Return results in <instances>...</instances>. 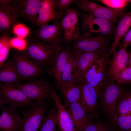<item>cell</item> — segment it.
I'll return each instance as SVG.
<instances>
[{
    "label": "cell",
    "mask_w": 131,
    "mask_h": 131,
    "mask_svg": "<svg viewBox=\"0 0 131 131\" xmlns=\"http://www.w3.org/2000/svg\"><path fill=\"white\" fill-rule=\"evenodd\" d=\"M131 114V91L123 92L110 116L112 119Z\"/></svg>",
    "instance_id": "d4e9b609"
},
{
    "label": "cell",
    "mask_w": 131,
    "mask_h": 131,
    "mask_svg": "<svg viewBox=\"0 0 131 131\" xmlns=\"http://www.w3.org/2000/svg\"><path fill=\"white\" fill-rule=\"evenodd\" d=\"M130 46H131V44H130Z\"/></svg>",
    "instance_id": "7bdbcfd3"
},
{
    "label": "cell",
    "mask_w": 131,
    "mask_h": 131,
    "mask_svg": "<svg viewBox=\"0 0 131 131\" xmlns=\"http://www.w3.org/2000/svg\"><path fill=\"white\" fill-rule=\"evenodd\" d=\"M120 85L109 79L99 93L98 98H100L105 110L110 116L123 92Z\"/></svg>",
    "instance_id": "30bf717a"
},
{
    "label": "cell",
    "mask_w": 131,
    "mask_h": 131,
    "mask_svg": "<svg viewBox=\"0 0 131 131\" xmlns=\"http://www.w3.org/2000/svg\"><path fill=\"white\" fill-rule=\"evenodd\" d=\"M19 20V17L11 5L0 7V35L9 33Z\"/></svg>",
    "instance_id": "44dd1931"
},
{
    "label": "cell",
    "mask_w": 131,
    "mask_h": 131,
    "mask_svg": "<svg viewBox=\"0 0 131 131\" xmlns=\"http://www.w3.org/2000/svg\"></svg>",
    "instance_id": "ee69618b"
},
{
    "label": "cell",
    "mask_w": 131,
    "mask_h": 131,
    "mask_svg": "<svg viewBox=\"0 0 131 131\" xmlns=\"http://www.w3.org/2000/svg\"><path fill=\"white\" fill-rule=\"evenodd\" d=\"M73 54L71 51L63 71L60 85L58 88L66 84L76 82L73 75Z\"/></svg>",
    "instance_id": "83f0119b"
},
{
    "label": "cell",
    "mask_w": 131,
    "mask_h": 131,
    "mask_svg": "<svg viewBox=\"0 0 131 131\" xmlns=\"http://www.w3.org/2000/svg\"><path fill=\"white\" fill-rule=\"evenodd\" d=\"M51 99L46 102H33L26 110L21 109L23 123L21 131H38L42 124L44 115L47 111Z\"/></svg>",
    "instance_id": "3957f363"
},
{
    "label": "cell",
    "mask_w": 131,
    "mask_h": 131,
    "mask_svg": "<svg viewBox=\"0 0 131 131\" xmlns=\"http://www.w3.org/2000/svg\"><path fill=\"white\" fill-rule=\"evenodd\" d=\"M71 51L62 47L57 50L48 64L47 72L53 79L54 84L57 88L60 85L62 73Z\"/></svg>",
    "instance_id": "5bb4252c"
},
{
    "label": "cell",
    "mask_w": 131,
    "mask_h": 131,
    "mask_svg": "<svg viewBox=\"0 0 131 131\" xmlns=\"http://www.w3.org/2000/svg\"><path fill=\"white\" fill-rule=\"evenodd\" d=\"M13 59L20 80L34 78L41 72V66L27 57L23 52L15 53Z\"/></svg>",
    "instance_id": "7c38bea8"
},
{
    "label": "cell",
    "mask_w": 131,
    "mask_h": 131,
    "mask_svg": "<svg viewBox=\"0 0 131 131\" xmlns=\"http://www.w3.org/2000/svg\"><path fill=\"white\" fill-rule=\"evenodd\" d=\"M11 43L12 47L23 51L25 50L27 45L26 39L18 37L11 38Z\"/></svg>",
    "instance_id": "e575fe53"
},
{
    "label": "cell",
    "mask_w": 131,
    "mask_h": 131,
    "mask_svg": "<svg viewBox=\"0 0 131 131\" xmlns=\"http://www.w3.org/2000/svg\"><path fill=\"white\" fill-rule=\"evenodd\" d=\"M79 83L81 89L80 102L81 106L90 119L97 117L98 96L96 90L84 79Z\"/></svg>",
    "instance_id": "4fadbf2b"
},
{
    "label": "cell",
    "mask_w": 131,
    "mask_h": 131,
    "mask_svg": "<svg viewBox=\"0 0 131 131\" xmlns=\"http://www.w3.org/2000/svg\"><path fill=\"white\" fill-rule=\"evenodd\" d=\"M108 7L117 10H123L129 3L128 0H99L97 1Z\"/></svg>",
    "instance_id": "1f68e13d"
},
{
    "label": "cell",
    "mask_w": 131,
    "mask_h": 131,
    "mask_svg": "<svg viewBox=\"0 0 131 131\" xmlns=\"http://www.w3.org/2000/svg\"><path fill=\"white\" fill-rule=\"evenodd\" d=\"M22 91L9 84H0V108L5 105L8 107L24 109L33 102Z\"/></svg>",
    "instance_id": "52a82bcc"
},
{
    "label": "cell",
    "mask_w": 131,
    "mask_h": 131,
    "mask_svg": "<svg viewBox=\"0 0 131 131\" xmlns=\"http://www.w3.org/2000/svg\"><path fill=\"white\" fill-rule=\"evenodd\" d=\"M0 129L2 131H21L23 121L17 108L6 105L1 108Z\"/></svg>",
    "instance_id": "2e32d148"
},
{
    "label": "cell",
    "mask_w": 131,
    "mask_h": 131,
    "mask_svg": "<svg viewBox=\"0 0 131 131\" xmlns=\"http://www.w3.org/2000/svg\"><path fill=\"white\" fill-rule=\"evenodd\" d=\"M0 68V82L12 85L20 82V80L13 59L7 60Z\"/></svg>",
    "instance_id": "603a6c76"
},
{
    "label": "cell",
    "mask_w": 131,
    "mask_h": 131,
    "mask_svg": "<svg viewBox=\"0 0 131 131\" xmlns=\"http://www.w3.org/2000/svg\"><path fill=\"white\" fill-rule=\"evenodd\" d=\"M66 106L70 114L76 131H83L90 123L91 120L80 102L74 103Z\"/></svg>",
    "instance_id": "ffe728a7"
},
{
    "label": "cell",
    "mask_w": 131,
    "mask_h": 131,
    "mask_svg": "<svg viewBox=\"0 0 131 131\" xmlns=\"http://www.w3.org/2000/svg\"><path fill=\"white\" fill-rule=\"evenodd\" d=\"M111 55L108 52L102 54L84 76V79L95 89L98 96L102 88L109 80Z\"/></svg>",
    "instance_id": "6da1fadb"
},
{
    "label": "cell",
    "mask_w": 131,
    "mask_h": 131,
    "mask_svg": "<svg viewBox=\"0 0 131 131\" xmlns=\"http://www.w3.org/2000/svg\"><path fill=\"white\" fill-rule=\"evenodd\" d=\"M111 45L105 37L80 36L74 41L72 51L74 53L99 52L103 54L109 52Z\"/></svg>",
    "instance_id": "ba28073f"
},
{
    "label": "cell",
    "mask_w": 131,
    "mask_h": 131,
    "mask_svg": "<svg viewBox=\"0 0 131 131\" xmlns=\"http://www.w3.org/2000/svg\"><path fill=\"white\" fill-rule=\"evenodd\" d=\"M78 11L74 8H70L65 11L61 20L65 43L74 42L81 36L79 24Z\"/></svg>",
    "instance_id": "8fae6325"
},
{
    "label": "cell",
    "mask_w": 131,
    "mask_h": 131,
    "mask_svg": "<svg viewBox=\"0 0 131 131\" xmlns=\"http://www.w3.org/2000/svg\"><path fill=\"white\" fill-rule=\"evenodd\" d=\"M122 45L126 48L131 44V28L125 34L122 38Z\"/></svg>",
    "instance_id": "8d00e7d4"
},
{
    "label": "cell",
    "mask_w": 131,
    "mask_h": 131,
    "mask_svg": "<svg viewBox=\"0 0 131 131\" xmlns=\"http://www.w3.org/2000/svg\"><path fill=\"white\" fill-rule=\"evenodd\" d=\"M64 14V11H57L54 0H41L34 24L39 27L48 24L51 21L62 18Z\"/></svg>",
    "instance_id": "e0dca14e"
},
{
    "label": "cell",
    "mask_w": 131,
    "mask_h": 131,
    "mask_svg": "<svg viewBox=\"0 0 131 131\" xmlns=\"http://www.w3.org/2000/svg\"><path fill=\"white\" fill-rule=\"evenodd\" d=\"M109 73V79L115 81L117 76L126 67L129 55L126 48L122 46L112 53Z\"/></svg>",
    "instance_id": "d6986e66"
},
{
    "label": "cell",
    "mask_w": 131,
    "mask_h": 131,
    "mask_svg": "<svg viewBox=\"0 0 131 131\" xmlns=\"http://www.w3.org/2000/svg\"><path fill=\"white\" fill-rule=\"evenodd\" d=\"M12 85L22 91L32 101L36 100L44 103L46 100L53 99V88L44 79L35 80L24 83L20 82Z\"/></svg>",
    "instance_id": "277c9868"
},
{
    "label": "cell",
    "mask_w": 131,
    "mask_h": 131,
    "mask_svg": "<svg viewBox=\"0 0 131 131\" xmlns=\"http://www.w3.org/2000/svg\"><path fill=\"white\" fill-rule=\"evenodd\" d=\"M114 23L107 20L96 17L87 13L81 19L82 33L81 36L105 37L112 31Z\"/></svg>",
    "instance_id": "8992f818"
},
{
    "label": "cell",
    "mask_w": 131,
    "mask_h": 131,
    "mask_svg": "<svg viewBox=\"0 0 131 131\" xmlns=\"http://www.w3.org/2000/svg\"><path fill=\"white\" fill-rule=\"evenodd\" d=\"M52 97L57 108L56 120L60 131H76L70 114L65 105L61 103L59 98L53 88Z\"/></svg>",
    "instance_id": "ac0fdd59"
},
{
    "label": "cell",
    "mask_w": 131,
    "mask_h": 131,
    "mask_svg": "<svg viewBox=\"0 0 131 131\" xmlns=\"http://www.w3.org/2000/svg\"><path fill=\"white\" fill-rule=\"evenodd\" d=\"M76 0H54L56 9L58 12L65 11L70 8L73 3H75Z\"/></svg>",
    "instance_id": "836d02e7"
},
{
    "label": "cell",
    "mask_w": 131,
    "mask_h": 131,
    "mask_svg": "<svg viewBox=\"0 0 131 131\" xmlns=\"http://www.w3.org/2000/svg\"><path fill=\"white\" fill-rule=\"evenodd\" d=\"M115 81L120 85L131 83V67H126L117 76Z\"/></svg>",
    "instance_id": "d6a6232c"
},
{
    "label": "cell",
    "mask_w": 131,
    "mask_h": 131,
    "mask_svg": "<svg viewBox=\"0 0 131 131\" xmlns=\"http://www.w3.org/2000/svg\"><path fill=\"white\" fill-rule=\"evenodd\" d=\"M62 19L53 21L51 24L39 27L34 31L33 37L57 49H60L65 43L61 24Z\"/></svg>",
    "instance_id": "5b68a950"
},
{
    "label": "cell",
    "mask_w": 131,
    "mask_h": 131,
    "mask_svg": "<svg viewBox=\"0 0 131 131\" xmlns=\"http://www.w3.org/2000/svg\"><path fill=\"white\" fill-rule=\"evenodd\" d=\"M14 33L18 37L24 38L29 33V30L28 28L24 24L18 23L13 28Z\"/></svg>",
    "instance_id": "d590c367"
},
{
    "label": "cell",
    "mask_w": 131,
    "mask_h": 131,
    "mask_svg": "<svg viewBox=\"0 0 131 131\" xmlns=\"http://www.w3.org/2000/svg\"><path fill=\"white\" fill-rule=\"evenodd\" d=\"M73 53V77L75 81L79 83L83 79L85 74L102 54L99 52Z\"/></svg>",
    "instance_id": "9c48e42d"
},
{
    "label": "cell",
    "mask_w": 131,
    "mask_h": 131,
    "mask_svg": "<svg viewBox=\"0 0 131 131\" xmlns=\"http://www.w3.org/2000/svg\"><path fill=\"white\" fill-rule=\"evenodd\" d=\"M129 57L128 61L129 64V66L131 67V50L129 53Z\"/></svg>",
    "instance_id": "60d3db41"
},
{
    "label": "cell",
    "mask_w": 131,
    "mask_h": 131,
    "mask_svg": "<svg viewBox=\"0 0 131 131\" xmlns=\"http://www.w3.org/2000/svg\"><path fill=\"white\" fill-rule=\"evenodd\" d=\"M13 0H0V7L11 5Z\"/></svg>",
    "instance_id": "ab89813d"
},
{
    "label": "cell",
    "mask_w": 131,
    "mask_h": 131,
    "mask_svg": "<svg viewBox=\"0 0 131 131\" xmlns=\"http://www.w3.org/2000/svg\"><path fill=\"white\" fill-rule=\"evenodd\" d=\"M11 39L9 33L0 35V67L7 60L10 51L12 48L11 43Z\"/></svg>",
    "instance_id": "f1b7e54d"
},
{
    "label": "cell",
    "mask_w": 131,
    "mask_h": 131,
    "mask_svg": "<svg viewBox=\"0 0 131 131\" xmlns=\"http://www.w3.org/2000/svg\"><path fill=\"white\" fill-rule=\"evenodd\" d=\"M75 3L78 8L85 11L90 15H92L95 10L100 5L87 0H77Z\"/></svg>",
    "instance_id": "4dcf8cb0"
},
{
    "label": "cell",
    "mask_w": 131,
    "mask_h": 131,
    "mask_svg": "<svg viewBox=\"0 0 131 131\" xmlns=\"http://www.w3.org/2000/svg\"><path fill=\"white\" fill-rule=\"evenodd\" d=\"M41 0H13L11 6L18 16L34 24Z\"/></svg>",
    "instance_id": "9a60e30c"
},
{
    "label": "cell",
    "mask_w": 131,
    "mask_h": 131,
    "mask_svg": "<svg viewBox=\"0 0 131 131\" xmlns=\"http://www.w3.org/2000/svg\"><path fill=\"white\" fill-rule=\"evenodd\" d=\"M118 127L122 131H131V114L120 116L112 119Z\"/></svg>",
    "instance_id": "f546056e"
},
{
    "label": "cell",
    "mask_w": 131,
    "mask_h": 131,
    "mask_svg": "<svg viewBox=\"0 0 131 131\" xmlns=\"http://www.w3.org/2000/svg\"><path fill=\"white\" fill-rule=\"evenodd\" d=\"M115 32L113 41L109 49L111 55L116 50L120 40L131 27V11L124 13L120 18Z\"/></svg>",
    "instance_id": "7402d4cb"
},
{
    "label": "cell",
    "mask_w": 131,
    "mask_h": 131,
    "mask_svg": "<svg viewBox=\"0 0 131 131\" xmlns=\"http://www.w3.org/2000/svg\"><path fill=\"white\" fill-rule=\"evenodd\" d=\"M83 131H97L96 123L93 122L91 121L90 123Z\"/></svg>",
    "instance_id": "74e56055"
},
{
    "label": "cell",
    "mask_w": 131,
    "mask_h": 131,
    "mask_svg": "<svg viewBox=\"0 0 131 131\" xmlns=\"http://www.w3.org/2000/svg\"><path fill=\"white\" fill-rule=\"evenodd\" d=\"M26 39L27 45L23 52L41 66L48 64L58 50L34 37Z\"/></svg>",
    "instance_id": "7a4b0ae2"
},
{
    "label": "cell",
    "mask_w": 131,
    "mask_h": 131,
    "mask_svg": "<svg viewBox=\"0 0 131 131\" xmlns=\"http://www.w3.org/2000/svg\"><path fill=\"white\" fill-rule=\"evenodd\" d=\"M128 1L129 3H131V0H128Z\"/></svg>",
    "instance_id": "b9f144b4"
},
{
    "label": "cell",
    "mask_w": 131,
    "mask_h": 131,
    "mask_svg": "<svg viewBox=\"0 0 131 131\" xmlns=\"http://www.w3.org/2000/svg\"><path fill=\"white\" fill-rule=\"evenodd\" d=\"M96 123L97 131H109L107 127L103 124L99 122Z\"/></svg>",
    "instance_id": "f35d334b"
},
{
    "label": "cell",
    "mask_w": 131,
    "mask_h": 131,
    "mask_svg": "<svg viewBox=\"0 0 131 131\" xmlns=\"http://www.w3.org/2000/svg\"><path fill=\"white\" fill-rule=\"evenodd\" d=\"M57 111L55 104L44 117L39 131H56L57 125L56 117Z\"/></svg>",
    "instance_id": "4316f807"
},
{
    "label": "cell",
    "mask_w": 131,
    "mask_h": 131,
    "mask_svg": "<svg viewBox=\"0 0 131 131\" xmlns=\"http://www.w3.org/2000/svg\"><path fill=\"white\" fill-rule=\"evenodd\" d=\"M60 90L66 106L80 102L81 87L77 82L63 86L59 89Z\"/></svg>",
    "instance_id": "cb8c5ba5"
},
{
    "label": "cell",
    "mask_w": 131,
    "mask_h": 131,
    "mask_svg": "<svg viewBox=\"0 0 131 131\" xmlns=\"http://www.w3.org/2000/svg\"><path fill=\"white\" fill-rule=\"evenodd\" d=\"M124 14L123 10L114 9L100 5L91 16L106 19L114 23L117 22Z\"/></svg>",
    "instance_id": "484cf974"
}]
</instances>
